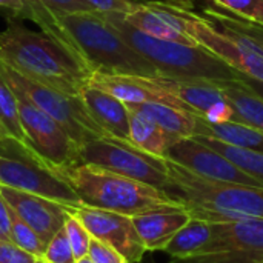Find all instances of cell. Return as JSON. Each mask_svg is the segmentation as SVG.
Returning <instances> with one entry per match:
<instances>
[{"mask_svg":"<svg viewBox=\"0 0 263 263\" xmlns=\"http://www.w3.org/2000/svg\"><path fill=\"white\" fill-rule=\"evenodd\" d=\"M148 263H154V262H148Z\"/></svg>","mask_w":263,"mask_h":263,"instance_id":"obj_42","label":"cell"},{"mask_svg":"<svg viewBox=\"0 0 263 263\" xmlns=\"http://www.w3.org/2000/svg\"><path fill=\"white\" fill-rule=\"evenodd\" d=\"M190 219V211L177 203L153 208L133 216V223L146 251H163Z\"/></svg>","mask_w":263,"mask_h":263,"instance_id":"obj_18","label":"cell"},{"mask_svg":"<svg viewBox=\"0 0 263 263\" xmlns=\"http://www.w3.org/2000/svg\"><path fill=\"white\" fill-rule=\"evenodd\" d=\"M259 26H263V23H262V25H259Z\"/></svg>","mask_w":263,"mask_h":263,"instance_id":"obj_41","label":"cell"},{"mask_svg":"<svg viewBox=\"0 0 263 263\" xmlns=\"http://www.w3.org/2000/svg\"><path fill=\"white\" fill-rule=\"evenodd\" d=\"M99 14H128L146 0H86Z\"/></svg>","mask_w":263,"mask_h":263,"instance_id":"obj_31","label":"cell"},{"mask_svg":"<svg viewBox=\"0 0 263 263\" xmlns=\"http://www.w3.org/2000/svg\"><path fill=\"white\" fill-rule=\"evenodd\" d=\"M20 123L26 137V153L32 160L59 173L79 165V145L51 116L35 106L26 96L17 92Z\"/></svg>","mask_w":263,"mask_h":263,"instance_id":"obj_9","label":"cell"},{"mask_svg":"<svg viewBox=\"0 0 263 263\" xmlns=\"http://www.w3.org/2000/svg\"><path fill=\"white\" fill-rule=\"evenodd\" d=\"M240 80H242L245 85H248L257 96H260L263 99V82L256 80V79H251V77H248V76H245V74H240Z\"/></svg>","mask_w":263,"mask_h":263,"instance_id":"obj_37","label":"cell"},{"mask_svg":"<svg viewBox=\"0 0 263 263\" xmlns=\"http://www.w3.org/2000/svg\"><path fill=\"white\" fill-rule=\"evenodd\" d=\"M102 15L140 55L157 68L160 76L211 82L240 80L239 71L203 46H190L151 37L128 23L123 14Z\"/></svg>","mask_w":263,"mask_h":263,"instance_id":"obj_5","label":"cell"},{"mask_svg":"<svg viewBox=\"0 0 263 263\" xmlns=\"http://www.w3.org/2000/svg\"><path fill=\"white\" fill-rule=\"evenodd\" d=\"M89 85L114 96L116 99L122 100L125 105L156 102V103H163L193 112L180 99H177L174 94L168 92L166 89L160 88L153 77L94 72L89 79Z\"/></svg>","mask_w":263,"mask_h":263,"instance_id":"obj_16","label":"cell"},{"mask_svg":"<svg viewBox=\"0 0 263 263\" xmlns=\"http://www.w3.org/2000/svg\"><path fill=\"white\" fill-rule=\"evenodd\" d=\"M0 194L8 206L39 234L45 245L65 227L69 206L3 185H0Z\"/></svg>","mask_w":263,"mask_h":263,"instance_id":"obj_15","label":"cell"},{"mask_svg":"<svg viewBox=\"0 0 263 263\" xmlns=\"http://www.w3.org/2000/svg\"><path fill=\"white\" fill-rule=\"evenodd\" d=\"M223 9L240 15L245 22L263 23V0H213Z\"/></svg>","mask_w":263,"mask_h":263,"instance_id":"obj_29","label":"cell"},{"mask_svg":"<svg viewBox=\"0 0 263 263\" xmlns=\"http://www.w3.org/2000/svg\"><path fill=\"white\" fill-rule=\"evenodd\" d=\"M245 28H247V29H248V31H250V32H251V34H253V35H254V37L262 43V46H263V31L257 29V26H256V25H254L253 28H251L250 25H245Z\"/></svg>","mask_w":263,"mask_h":263,"instance_id":"obj_38","label":"cell"},{"mask_svg":"<svg viewBox=\"0 0 263 263\" xmlns=\"http://www.w3.org/2000/svg\"><path fill=\"white\" fill-rule=\"evenodd\" d=\"M34 263H48V262H46V260H43V259H37Z\"/></svg>","mask_w":263,"mask_h":263,"instance_id":"obj_40","label":"cell"},{"mask_svg":"<svg viewBox=\"0 0 263 263\" xmlns=\"http://www.w3.org/2000/svg\"><path fill=\"white\" fill-rule=\"evenodd\" d=\"M214 228L208 254L171 263H263V219L214 222Z\"/></svg>","mask_w":263,"mask_h":263,"instance_id":"obj_10","label":"cell"},{"mask_svg":"<svg viewBox=\"0 0 263 263\" xmlns=\"http://www.w3.org/2000/svg\"><path fill=\"white\" fill-rule=\"evenodd\" d=\"M123 17L134 28L151 37L190 46H200L197 40L186 32L183 18L173 5L162 2H145Z\"/></svg>","mask_w":263,"mask_h":263,"instance_id":"obj_17","label":"cell"},{"mask_svg":"<svg viewBox=\"0 0 263 263\" xmlns=\"http://www.w3.org/2000/svg\"><path fill=\"white\" fill-rule=\"evenodd\" d=\"M196 136L219 139L225 143L263 153V131L239 122L213 123L196 114Z\"/></svg>","mask_w":263,"mask_h":263,"instance_id":"obj_22","label":"cell"},{"mask_svg":"<svg viewBox=\"0 0 263 263\" xmlns=\"http://www.w3.org/2000/svg\"><path fill=\"white\" fill-rule=\"evenodd\" d=\"M0 72L14 91L26 96L35 106L62 125L71 139L79 145V148L91 140L108 137L106 133L89 116L80 96L65 94L54 88L32 82L3 62H0Z\"/></svg>","mask_w":263,"mask_h":263,"instance_id":"obj_7","label":"cell"},{"mask_svg":"<svg viewBox=\"0 0 263 263\" xmlns=\"http://www.w3.org/2000/svg\"><path fill=\"white\" fill-rule=\"evenodd\" d=\"M80 97L89 116L109 139L129 142V109L122 100L91 85L83 88Z\"/></svg>","mask_w":263,"mask_h":263,"instance_id":"obj_19","label":"cell"},{"mask_svg":"<svg viewBox=\"0 0 263 263\" xmlns=\"http://www.w3.org/2000/svg\"><path fill=\"white\" fill-rule=\"evenodd\" d=\"M194 139H197L199 142L213 148L214 151L220 153L231 163H234L240 171H243L247 176L253 177L254 180H257L260 185H263V153L239 148V146L225 143V142L214 139V137L194 136Z\"/></svg>","mask_w":263,"mask_h":263,"instance_id":"obj_25","label":"cell"},{"mask_svg":"<svg viewBox=\"0 0 263 263\" xmlns=\"http://www.w3.org/2000/svg\"><path fill=\"white\" fill-rule=\"evenodd\" d=\"M65 231H66L68 240H69V243H71L72 254H74L76 260H79V259L88 256L92 236H91L89 231L85 228V225L82 223V220H80L71 210H69L68 217H66V220H65Z\"/></svg>","mask_w":263,"mask_h":263,"instance_id":"obj_28","label":"cell"},{"mask_svg":"<svg viewBox=\"0 0 263 263\" xmlns=\"http://www.w3.org/2000/svg\"><path fill=\"white\" fill-rule=\"evenodd\" d=\"M216 239L214 222H208L199 217H191L188 223L171 239L165 247L166 253L174 260H186L210 253Z\"/></svg>","mask_w":263,"mask_h":263,"instance_id":"obj_20","label":"cell"},{"mask_svg":"<svg viewBox=\"0 0 263 263\" xmlns=\"http://www.w3.org/2000/svg\"><path fill=\"white\" fill-rule=\"evenodd\" d=\"M69 210L82 220L94 239L109 245L131 263H142L145 253L148 251L136 231L131 216L85 205Z\"/></svg>","mask_w":263,"mask_h":263,"instance_id":"obj_12","label":"cell"},{"mask_svg":"<svg viewBox=\"0 0 263 263\" xmlns=\"http://www.w3.org/2000/svg\"><path fill=\"white\" fill-rule=\"evenodd\" d=\"M0 136L14 140L26 151V137L20 123L18 99L0 72ZM31 157V156H29Z\"/></svg>","mask_w":263,"mask_h":263,"instance_id":"obj_26","label":"cell"},{"mask_svg":"<svg viewBox=\"0 0 263 263\" xmlns=\"http://www.w3.org/2000/svg\"><path fill=\"white\" fill-rule=\"evenodd\" d=\"M0 62L32 82L71 96H80L94 74L66 45L15 18H8L0 32Z\"/></svg>","mask_w":263,"mask_h":263,"instance_id":"obj_2","label":"cell"},{"mask_svg":"<svg viewBox=\"0 0 263 263\" xmlns=\"http://www.w3.org/2000/svg\"><path fill=\"white\" fill-rule=\"evenodd\" d=\"M0 240H9V206L0 194Z\"/></svg>","mask_w":263,"mask_h":263,"instance_id":"obj_36","label":"cell"},{"mask_svg":"<svg viewBox=\"0 0 263 263\" xmlns=\"http://www.w3.org/2000/svg\"><path fill=\"white\" fill-rule=\"evenodd\" d=\"M165 157L190 170L191 173L206 179L263 188V185H260L253 177L247 176L243 171H240L234 163H231L220 153L214 151L213 148L206 146L205 143L199 142L194 137L176 140L168 148Z\"/></svg>","mask_w":263,"mask_h":263,"instance_id":"obj_13","label":"cell"},{"mask_svg":"<svg viewBox=\"0 0 263 263\" xmlns=\"http://www.w3.org/2000/svg\"><path fill=\"white\" fill-rule=\"evenodd\" d=\"M9 240L37 259H43L46 245L39 234L9 208Z\"/></svg>","mask_w":263,"mask_h":263,"instance_id":"obj_27","label":"cell"},{"mask_svg":"<svg viewBox=\"0 0 263 263\" xmlns=\"http://www.w3.org/2000/svg\"><path fill=\"white\" fill-rule=\"evenodd\" d=\"M126 106L128 109L142 112L151 120H154L174 140L196 136V114L190 111H183V109L163 105V103H156V102L131 103Z\"/></svg>","mask_w":263,"mask_h":263,"instance_id":"obj_21","label":"cell"},{"mask_svg":"<svg viewBox=\"0 0 263 263\" xmlns=\"http://www.w3.org/2000/svg\"><path fill=\"white\" fill-rule=\"evenodd\" d=\"M88 256L92 259L94 263H131L126 257H123L119 251H116L114 248H111L109 245L97 240V239H91V245H89V253Z\"/></svg>","mask_w":263,"mask_h":263,"instance_id":"obj_32","label":"cell"},{"mask_svg":"<svg viewBox=\"0 0 263 263\" xmlns=\"http://www.w3.org/2000/svg\"><path fill=\"white\" fill-rule=\"evenodd\" d=\"M80 163L96 165L116 174L151 185L173 196L174 186L168 173L166 159L148 154L129 142L96 139L79 148Z\"/></svg>","mask_w":263,"mask_h":263,"instance_id":"obj_8","label":"cell"},{"mask_svg":"<svg viewBox=\"0 0 263 263\" xmlns=\"http://www.w3.org/2000/svg\"><path fill=\"white\" fill-rule=\"evenodd\" d=\"M57 174L71 185L82 205L89 208L133 217L153 208L179 203L162 190L96 165L79 163Z\"/></svg>","mask_w":263,"mask_h":263,"instance_id":"obj_4","label":"cell"},{"mask_svg":"<svg viewBox=\"0 0 263 263\" xmlns=\"http://www.w3.org/2000/svg\"><path fill=\"white\" fill-rule=\"evenodd\" d=\"M166 159V157H165ZM173 197L191 214L208 222L263 219V188L213 180L166 159Z\"/></svg>","mask_w":263,"mask_h":263,"instance_id":"obj_3","label":"cell"},{"mask_svg":"<svg viewBox=\"0 0 263 263\" xmlns=\"http://www.w3.org/2000/svg\"><path fill=\"white\" fill-rule=\"evenodd\" d=\"M153 79L160 88L180 99L193 111V114H197L213 123L234 122L233 106L225 97L219 82L202 79H174L166 76H157Z\"/></svg>","mask_w":263,"mask_h":263,"instance_id":"obj_14","label":"cell"},{"mask_svg":"<svg viewBox=\"0 0 263 263\" xmlns=\"http://www.w3.org/2000/svg\"><path fill=\"white\" fill-rule=\"evenodd\" d=\"M183 18L186 32L206 48L210 52L227 62L240 74L263 82V46L262 43L239 22L219 17L220 29L213 26L190 9L173 5Z\"/></svg>","mask_w":263,"mask_h":263,"instance_id":"obj_6","label":"cell"},{"mask_svg":"<svg viewBox=\"0 0 263 263\" xmlns=\"http://www.w3.org/2000/svg\"><path fill=\"white\" fill-rule=\"evenodd\" d=\"M23 18L77 54L92 72L157 77L160 72L140 55L99 12L57 14L37 0H26Z\"/></svg>","mask_w":263,"mask_h":263,"instance_id":"obj_1","label":"cell"},{"mask_svg":"<svg viewBox=\"0 0 263 263\" xmlns=\"http://www.w3.org/2000/svg\"><path fill=\"white\" fill-rule=\"evenodd\" d=\"M43 260L48 263H76V257L72 254V248L68 240L65 227L60 231H57L51 242L46 245Z\"/></svg>","mask_w":263,"mask_h":263,"instance_id":"obj_30","label":"cell"},{"mask_svg":"<svg viewBox=\"0 0 263 263\" xmlns=\"http://www.w3.org/2000/svg\"><path fill=\"white\" fill-rule=\"evenodd\" d=\"M37 2L57 14L96 12L86 0H37Z\"/></svg>","mask_w":263,"mask_h":263,"instance_id":"obj_33","label":"cell"},{"mask_svg":"<svg viewBox=\"0 0 263 263\" xmlns=\"http://www.w3.org/2000/svg\"><path fill=\"white\" fill-rule=\"evenodd\" d=\"M225 97L233 106L234 122L263 131V99L242 80L219 82Z\"/></svg>","mask_w":263,"mask_h":263,"instance_id":"obj_23","label":"cell"},{"mask_svg":"<svg viewBox=\"0 0 263 263\" xmlns=\"http://www.w3.org/2000/svg\"><path fill=\"white\" fill-rule=\"evenodd\" d=\"M0 185L55 200L69 208L82 206L80 199L63 177L28 157L0 154Z\"/></svg>","mask_w":263,"mask_h":263,"instance_id":"obj_11","label":"cell"},{"mask_svg":"<svg viewBox=\"0 0 263 263\" xmlns=\"http://www.w3.org/2000/svg\"><path fill=\"white\" fill-rule=\"evenodd\" d=\"M129 142L148 154L165 157L168 148L176 140L170 137L154 120L142 112L129 109Z\"/></svg>","mask_w":263,"mask_h":263,"instance_id":"obj_24","label":"cell"},{"mask_svg":"<svg viewBox=\"0 0 263 263\" xmlns=\"http://www.w3.org/2000/svg\"><path fill=\"white\" fill-rule=\"evenodd\" d=\"M26 0H0V14L8 12L11 18H23Z\"/></svg>","mask_w":263,"mask_h":263,"instance_id":"obj_35","label":"cell"},{"mask_svg":"<svg viewBox=\"0 0 263 263\" xmlns=\"http://www.w3.org/2000/svg\"><path fill=\"white\" fill-rule=\"evenodd\" d=\"M37 257L14 245L11 240H0V263H34Z\"/></svg>","mask_w":263,"mask_h":263,"instance_id":"obj_34","label":"cell"},{"mask_svg":"<svg viewBox=\"0 0 263 263\" xmlns=\"http://www.w3.org/2000/svg\"><path fill=\"white\" fill-rule=\"evenodd\" d=\"M76 263H94V262H92V259H91L89 256H85V257H82V259L76 260Z\"/></svg>","mask_w":263,"mask_h":263,"instance_id":"obj_39","label":"cell"}]
</instances>
